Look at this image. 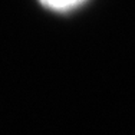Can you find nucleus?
<instances>
[{
	"mask_svg": "<svg viewBox=\"0 0 135 135\" xmlns=\"http://www.w3.org/2000/svg\"><path fill=\"white\" fill-rule=\"evenodd\" d=\"M45 7L55 12H69L78 9L86 0H39Z\"/></svg>",
	"mask_w": 135,
	"mask_h": 135,
	"instance_id": "f257e3e1",
	"label": "nucleus"
}]
</instances>
